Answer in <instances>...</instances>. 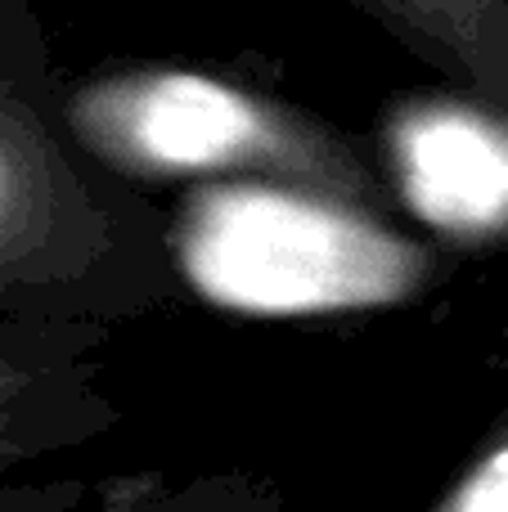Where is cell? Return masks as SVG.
Here are the masks:
<instances>
[{
	"label": "cell",
	"instance_id": "5b68a950",
	"mask_svg": "<svg viewBox=\"0 0 508 512\" xmlns=\"http://www.w3.org/2000/svg\"><path fill=\"white\" fill-rule=\"evenodd\" d=\"M482 99L508 113V0H383Z\"/></svg>",
	"mask_w": 508,
	"mask_h": 512
},
{
	"label": "cell",
	"instance_id": "52a82bcc",
	"mask_svg": "<svg viewBox=\"0 0 508 512\" xmlns=\"http://www.w3.org/2000/svg\"><path fill=\"white\" fill-rule=\"evenodd\" d=\"M428 512H508V414L486 432L473 459Z\"/></svg>",
	"mask_w": 508,
	"mask_h": 512
},
{
	"label": "cell",
	"instance_id": "7a4b0ae2",
	"mask_svg": "<svg viewBox=\"0 0 508 512\" xmlns=\"http://www.w3.org/2000/svg\"><path fill=\"white\" fill-rule=\"evenodd\" d=\"M194 207L189 270L212 297L266 310L347 306L396 297L401 279L423 274L396 239L369 230L356 207L315 203L297 189H216Z\"/></svg>",
	"mask_w": 508,
	"mask_h": 512
},
{
	"label": "cell",
	"instance_id": "9c48e42d",
	"mask_svg": "<svg viewBox=\"0 0 508 512\" xmlns=\"http://www.w3.org/2000/svg\"><path fill=\"white\" fill-rule=\"evenodd\" d=\"M41 396V369L0 333V423H32L27 405Z\"/></svg>",
	"mask_w": 508,
	"mask_h": 512
},
{
	"label": "cell",
	"instance_id": "8992f818",
	"mask_svg": "<svg viewBox=\"0 0 508 512\" xmlns=\"http://www.w3.org/2000/svg\"><path fill=\"white\" fill-rule=\"evenodd\" d=\"M104 512H284V504L266 481L221 472V477H198L180 490H167L158 481H126L104 504Z\"/></svg>",
	"mask_w": 508,
	"mask_h": 512
},
{
	"label": "cell",
	"instance_id": "6da1fadb",
	"mask_svg": "<svg viewBox=\"0 0 508 512\" xmlns=\"http://www.w3.org/2000/svg\"><path fill=\"white\" fill-rule=\"evenodd\" d=\"M68 122L95 158L126 176H266L356 212L383 203L378 180L338 131L302 108L275 104L207 72H99L72 90Z\"/></svg>",
	"mask_w": 508,
	"mask_h": 512
},
{
	"label": "cell",
	"instance_id": "ba28073f",
	"mask_svg": "<svg viewBox=\"0 0 508 512\" xmlns=\"http://www.w3.org/2000/svg\"><path fill=\"white\" fill-rule=\"evenodd\" d=\"M41 445H45V436L32 423H0V512H59L72 495H81L72 486H41V490L9 486L5 477L18 463L32 459Z\"/></svg>",
	"mask_w": 508,
	"mask_h": 512
},
{
	"label": "cell",
	"instance_id": "3957f363",
	"mask_svg": "<svg viewBox=\"0 0 508 512\" xmlns=\"http://www.w3.org/2000/svg\"><path fill=\"white\" fill-rule=\"evenodd\" d=\"M405 149V171L450 167L410 180L423 216L446 225H495L508 216V144L495 126L473 113L428 108L396 131V153Z\"/></svg>",
	"mask_w": 508,
	"mask_h": 512
},
{
	"label": "cell",
	"instance_id": "277c9868",
	"mask_svg": "<svg viewBox=\"0 0 508 512\" xmlns=\"http://www.w3.org/2000/svg\"><path fill=\"white\" fill-rule=\"evenodd\" d=\"M72 189L54 144L14 104H0V279L41 265L72 212Z\"/></svg>",
	"mask_w": 508,
	"mask_h": 512
}]
</instances>
